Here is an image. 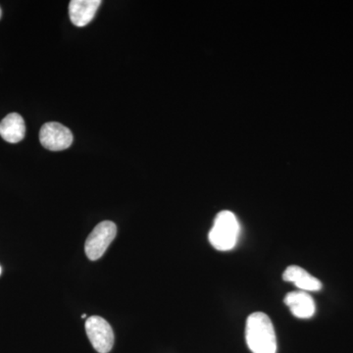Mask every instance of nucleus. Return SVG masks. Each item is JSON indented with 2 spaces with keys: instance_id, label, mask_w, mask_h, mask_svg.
<instances>
[{
  "instance_id": "obj_9",
  "label": "nucleus",
  "mask_w": 353,
  "mask_h": 353,
  "mask_svg": "<svg viewBox=\"0 0 353 353\" xmlns=\"http://www.w3.org/2000/svg\"><path fill=\"white\" fill-rule=\"evenodd\" d=\"M26 125L22 116L10 113L0 122V137L9 143H18L25 138Z\"/></svg>"
},
{
  "instance_id": "obj_3",
  "label": "nucleus",
  "mask_w": 353,
  "mask_h": 353,
  "mask_svg": "<svg viewBox=\"0 0 353 353\" xmlns=\"http://www.w3.org/2000/svg\"><path fill=\"white\" fill-rule=\"evenodd\" d=\"M117 227L111 221H103L92 230L85 241V252L88 259L95 261L101 259L108 246L116 238Z\"/></svg>"
},
{
  "instance_id": "obj_12",
  "label": "nucleus",
  "mask_w": 353,
  "mask_h": 353,
  "mask_svg": "<svg viewBox=\"0 0 353 353\" xmlns=\"http://www.w3.org/2000/svg\"><path fill=\"white\" fill-rule=\"evenodd\" d=\"M0 275H1V267H0Z\"/></svg>"
},
{
  "instance_id": "obj_5",
  "label": "nucleus",
  "mask_w": 353,
  "mask_h": 353,
  "mask_svg": "<svg viewBox=\"0 0 353 353\" xmlns=\"http://www.w3.org/2000/svg\"><path fill=\"white\" fill-rule=\"evenodd\" d=\"M41 145L51 152L67 150L73 143V134L68 128L57 122L44 124L39 132Z\"/></svg>"
},
{
  "instance_id": "obj_6",
  "label": "nucleus",
  "mask_w": 353,
  "mask_h": 353,
  "mask_svg": "<svg viewBox=\"0 0 353 353\" xmlns=\"http://www.w3.org/2000/svg\"><path fill=\"white\" fill-rule=\"evenodd\" d=\"M101 6V0H72L69 3L70 20L76 27H85L94 19Z\"/></svg>"
},
{
  "instance_id": "obj_8",
  "label": "nucleus",
  "mask_w": 353,
  "mask_h": 353,
  "mask_svg": "<svg viewBox=\"0 0 353 353\" xmlns=\"http://www.w3.org/2000/svg\"><path fill=\"white\" fill-rule=\"evenodd\" d=\"M283 279L285 282L292 283L299 290L306 292H318L323 287L322 283L317 278L296 265L288 267L283 274Z\"/></svg>"
},
{
  "instance_id": "obj_2",
  "label": "nucleus",
  "mask_w": 353,
  "mask_h": 353,
  "mask_svg": "<svg viewBox=\"0 0 353 353\" xmlns=\"http://www.w3.org/2000/svg\"><path fill=\"white\" fill-rule=\"evenodd\" d=\"M240 236V224L234 213L222 211L216 216L208 239L211 245L220 252L233 250Z\"/></svg>"
},
{
  "instance_id": "obj_4",
  "label": "nucleus",
  "mask_w": 353,
  "mask_h": 353,
  "mask_svg": "<svg viewBox=\"0 0 353 353\" xmlns=\"http://www.w3.org/2000/svg\"><path fill=\"white\" fill-rule=\"evenodd\" d=\"M88 340L97 352L108 353L114 345V332L109 323L99 316L88 317L85 321Z\"/></svg>"
},
{
  "instance_id": "obj_10",
  "label": "nucleus",
  "mask_w": 353,
  "mask_h": 353,
  "mask_svg": "<svg viewBox=\"0 0 353 353\" xmlns=\"http://www.w3.org/2000/svg\"><path fill=\"white\" fill-rule=\"evenodd\" d=\"M2 11L1 8H0V19H1Z\"/></svg>"
},
{
  "instance_id": "obj_11",
  "label": "nucleus",
  "mask_w": 353,
  "mask_h": 353,
  "mask_svg": "<svg viewBox=\"0 0 353 353\" xmlns=\"http://www.w3.org/2000/svg\"><path fill=\"white\" fill-rule=\"evenodd\" d=\"M88 317V315L87 314H83L82 315V318H87Z\"/></svg>"
},
{
  "instance_id": "obj_1",
  "label": "nucleus",
  "mask_w": 353,
  "mask_h": 353,
  "mask_svg": "<svg viewBox=\"0 0 353 353\" xmlns=\"http://www.w3.org/2000/svg\"><path fill=\"white\" fill-rule=\"evenodd\" d=\"M245 339L252 353L277 352V339L273 323L263 312H254L248 316Z\"/></svg>"
},
{
  "instance_id": "obj_7",
  "label": "nucleus",
  "mask_w": 353,
  "mask_h": 353,
  "mask_svg": "<svg viewBox=\"0 0 353 353\" xmlns=\"http://www.w3.org/2000/svg\"><path fill=\"white\" fill-rule=\"evenodd\" d=\"M284 301L294 317L308 319L315 314L314 299L308 292L303 290L289 292L285 296Z\"/></svg>"
}]
</instances>
